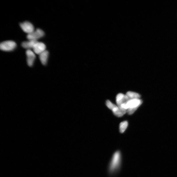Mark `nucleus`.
<instances>
[{"label": "nucleus", "instance_id": "obj_12", "mask_svg": "<svg viewBox=\"0 0 177 177\" xmlns=\"http://www.w3.org/2000/svg\"><path fill=\"white\" fill-rule=\"evenodd\" d=\"M126 95L129 97L130 100L139 99L141 97V95L138 93L132 92H128Z\"/></svg>", "mask_w": 177, "mask_h": 177}, {"label": "nucleus", "instance_id": "obj_11", "mask_svg": "<svg viewBox=\"0 0 177 177\" xmlns=\"http://www.w3.org/2000/svg\"><path fill=\"white\" fill-rule=\"evenodd\" d=\"M38 42L36 40H29L28 41L23 42L22 43V46L26 49H33L35 44Z\"/></svg>", "mask_w": 177, "mask_h": 177}, {"label": "nucleus", "instance_id": "obj_2", "mask_svg": "<svg viewBox=\"0 0 177 177\" xmlns=\"http://www.w3.org/2000/svg\"><path fill=\"white\" fill-rule=\"evenodd\" d=\"M17 44L15 42L8 41L2 42L0 44V48L2 51L10 52L15 49Z\"/></svg>", "mask_w": 177, "mask_h": 177}, {"label": "nucleus", "instance_id": "obj_14", "mask_svg": "<svg viewBox=\"0 0 177 177\" xmlns=\"http://www.w3.org/2000/svg\"><path fill=\"white\" fill-rule=\"evenodd\" d=\"M106 105L108 107V108L110 110H113V109L117 107L118 106L115 105L111 103V102L109 100H107L106 101Z\"/></svg>", "mask_w": 177, "mask_h": 177}, {"label": "nucleus", "instance_id": "obj_10", "mask_svg": "<svg viewBox=\"0 0 177 177\" xmlns=\"http://www.w3.org/2000/svg\"><path fill=\"white\" fill-rule=\"evenodd\" d=\"M49 55V52L47 50L44 51L43 53L39 55V58L41 60V64L43 66H46L47 64L48 58Z\"/></svg>", "mask_w": 177, "mask_h": 177}, {"label": "nucleus", "instance_id": "obj_4", "mask_svg": "<svg viewBox=\"0 0 177 177\" xmlns=\"http://www.w3.org/2000/svg\"><path fill=\"white\" fill-rule=\"evenodd\" d=\"M20 25L23 31L26 33L30 34L34 31V26L29 22L26 21L20 23Z\"/></svg>", "mask_w": 177, "mask_h": 177}, {"label": "nucleus", "instance_id": "obj_1", "mask_svg": "<svg viewBox=\"0 0 177 177\" xmlns=\"http://www.w3.org/2000/svg\"><path fill=\"white\" fill-rule=\"evenodd\" d=\"M122 155L118 151L114 153L109 167V171L111 174H115L120 168L122 163Z\"/></svg>", "mask_w": 177, "mask_h": 177}, {"label": "nucleus", "instance_id": "obj_5", "mask_svg": "<svg viewBox=\"0 0 177 177\" xmlns=\"http://www.w3.org/2000/svg\"><path fill=\"white\" fill-rule=\"evenodd\" d=\"M142 103V101L139 99L130 100L125 103L127 109L130 108H138Z\"/></svg>", "mask_w": 177, "mask_h": 177}, {"label": "nucleus", "instance_id": "obj_7", "mask_svg": "<svg viewBox=\"0 0 177 177\" xmlns=\"http://www.w3.org/2000/svg\"><path fill=\"white\" fill-rule=\"evenodd\" d=\"M46 49V46L45 44L38 42L34 46L33 49L34 52L36 54L39 55L45 51Z\"/></svg>", "mask_w": 177, "mask_h": 177}, {"label": "nucleus", "instance_id": "obj_8", "mask_svg": "<svg viewBox=\"0 0 177 177\" xmlns=\"http://www.w3.org/2000/svg\"><path fill=\"white\" fill-rule=\"evenodd\" d=\"M26 54L28 66L30 67H32L33 66L35 59H36V55L32 51L29 49L26 51Z\"/></svg>", "mask_w": 177, "mask_h": 177}, {"label": "nucleus", "instance_id": "obj_3", "mask_svg": "<svg viewBox=\"0 0 177 177\" xmlns=\"http://www.w3.org/2000/svg\"><path fill=\"white\" fill-rule=\"evenodd\" d=\"M45 35V33L43 30L37 29L31 33L28 34L27 38L29 40H36L42 38Z\"/></svg>", "mask_w": 177, "mask_h": 177}, {"label": "nucleus", "instance_id": "obj_13", "mask_svg": "<svg viewBox=\"0 0 177 177\" xmlns=\"http://www.w3.org/2000/svg\"><path fill=\"white\" fill-rule=\"evenodd\" d=\"M128 125V123L126 121L120 123V131L121 133H123L124 132L127 128Z\"/></svg>", "mask_w": 177, "mask_h": 177}, {"label": "nucleus", "instance_id": "obj_9", "mask_svg": "<svg viewBox=\"0 0 177 177\" xmlns=\"http://www.w3.org/2000/svg\"><path fill=\"white\" fill-rule=\"evenodd\" d=\"M114 115L118 117H122L127 112V110L120 106H118L113 109Z\"/></svg>", "mask_w": 177, "mask_h": 177}, {"label": "nucleus", "instance_id": "obj_6", "mask_svg": "<svg viewBox=\"0 0 177 177\" xmlns=\"http://www.w3.org/2000/svg\"><path fill=\"white\" fill-rule=\"evenodd\" d=\"M130 100L126 95L120 93L116 97V101L118 106H119L123 104L126 103Z\"/></svg>", "mask_w": 177, "mask_h": 177}]
</instances>
